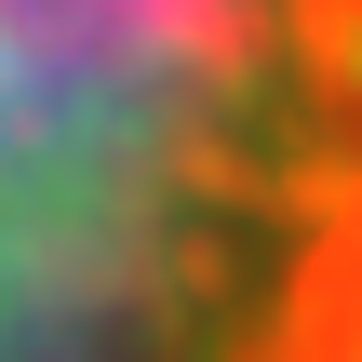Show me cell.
<instances>
[{
	"label": "cell",
	"mask_w": 362,
	"mask_h": 362,
	"mask_svg": "<svg viewBox=\"0 0 362 362\" xmlns=\"http://www.w3.org/2000/svg\"><path fill=\"white\" fill-rule=\"evenodd\" d=\"M322 362H362V269H349V296H336V336H322Z\"/></svg>",
	"instance_id": "7a4b0ae2"
},
{
	"label": "cell",
	"mask_w": 362,
	"mask_h": 362,
	"mask_svg": "<svg viewBox=\"0 0 362 362\" xmlns=\"http://www.w3.org/2000/svg\"><path fill=\"white\" fill-rule=\"evenodd\" d=\"M362 269V0H0V362H322Z\"/></svg>",
	"instance_id": "6da1fadb"
}]
</instances>
